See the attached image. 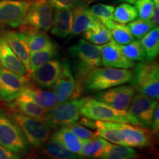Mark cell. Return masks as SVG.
Segmentation results:
<instances>
[{"label": "cell", "mask_w": 159, "mask_h": 159, "mask_svg": "<svg viewBox=\"0 0 159 159\" xmlns=\"http://www.w3.org/2000/svg\"><path fill=\"white\" fill-rule=\"evenodd\" d=\"M74 60V71L77 85L83 91V83L93 70L101 66L100 46L79 40L69 49Z\"/></svg>", "instance_id": "1"}, {"label": "cell", "mask_w": 159, "mask_h": 159, "mask_svg": "<svg viewBox=\"0 0 159 159\" xmlns=\"http://www.w3.org/2000/svg\"><path fill=\"white\" fill-rule=\"evenodd\" d=\"M133 71L114 67H97L88 75L83 88L90 91H101L130 83Z\"/></svg>", "instance_id": "2"}, {"label": "cell", "mask_w": 159, "mask_h": 159, "mask_svg": "<svg viewBox=\"0 0 159 159\" xmlns=\"http://www.w3.org/2000/svg\"><path fill=\"white\" fill-rule=\"evenodd\" d=\"M80 114L85 118L94 121L139 125L136 119L128 111L118 110L106 103L91 97H84V101L80 108Z\"/></svg>", "instance_id": "3"}, {"label": "cell", "mask_w": 159, "mask_h": 159, "mask_svg": "<svg viewBox=\"0 0 159 159\" xmlns=\"http://www.w3.org/2000/svg\"><path fill=\"white\" fill-rule=\"evenodd\" d=\"M133 87L139 93L158 99L159 97V66L156 61L138 63L133 71Z\"/></svg>", "instance_id": "4"}, {"label": "cell", "mask_w": 159, "mask_h": 159, "mask_svg": "<svg viewBox=\"0 0 159 159\" xmlns=\"http://www.w3.org/2000/svg\"><path fill=\"white\" fill-rule=\"evenodd\" d=\"M0 145L19 155L27 153L30 147L17 123L2 109H0Z\"/></svg>", "instance_id": "5"}, {"label": "cell", "mask_w": 159, "mask_h": 159, "mask_svg": "<svg viewBox=\"0 0 159 159\" xmlns=\"http://www.w3.org/2000/svg\"><path fill=\"white\" fill-rule=\"evenodd\" d=\"M9 114L22 130L29 144L33 147H42L50 137L52 128L45 120L30 117L13 110Z\"/></svg>", "instance_id": "6"}, {"label": "cell", "mask_w": 159, "mask_h": 159, "mask_svg": "<svg viewBox=\"0 0 159 159\" xmlns=\"http://www.w3.org/2000/svg\"><path fill=\"white\" fill-rule=\"evenodd\" d=\"M84 98H76L57 103L48 111L45 121L52 128H61L77 122L80 116V108Z\"/></svg>", "instance_id": "7"}, {"label": "cell", "mask_w": 159, "mask_h": 159, "mask_svg": "<svg viewBox=\"0 0 159 159\" xmlns=\"http://www.w3.org/2000/svg\"><path fill=\"white\" fill-rule=\"evenodd\" d=\"M53 14L49 0H33L21 25L48 32L52 27Z\"/></svg>", "instance_id": "8"}, {"label": "cell", "mask_w": 159, "mask_h": 159, "mask_svg": "<svg viewBox=\"0 0 159 159\" xmlns=\"http://www.w3.org/2000/svg\"><path fill=\"white\" fill-rule=\"evenodd\" d=\"M29 83L27 77L12 72L0 66V101H13L25 91Z\"/></svg>", "instance_id": "9"}, {"label": "cell", "mask_w": 159, "mask_h": 159, "mask_svg": "<svg viewBox=\"0 0 159 159\" xmlns=\"http://www.w3.org/2000/svg\"><path fill=\"white\" fill-rule=\"evenodd\" d=\"M53 88L58 103L79 98L83 93L77 85L70 65L67 62L62 63L61 73Z\"/></svg>", "instance_id": "10"}, {"label": "cell", "mask_w": 159, "mask_h": 159, "mask_svg": "<svg viewBox=\"0 0 159 159\" xmlns=\"http://www.w3.org/2000/svg\"><path fill=\"white\" fill-rule=\"evenodd\" d=\"M32 1L0 0V27L21 25Z\"/></svg>", "instance_id": "11"}, {"label": "cell", "mask_w": 159, "mask_h": 159, "mask_svg": "<svg viewBox=\"0 0 159 159\" xmlns=\"http://www.w3.org/2000/svg\"><path fill=\"white\" fill-rule=\"evenodd\" d=\"M158 105V99L139 93L134 95L128 111L136 119L139 126L148 129Z\"/></svg>", "instance_id": "12"}, {"label": "cell", "mask_w": 159, "mask_h": 159, "mask_svg": "<svg viewBox=\"0 0 159 159\" xmlns=\"http://www.w3.org/2000/svg\"><path fill=\"white\" fill-rule=\"evenodd\" d=\"M119 136L123 146L148 148L152 146V135L148 129L136 125L117 123Z\"/></svg>", "instance_id": "13"}, {"label": "cell", "mask_w": 159, "mask_h": 159, "mask_svg": "<svg viewBox=\"0 0 159 159\" xmlns=\"http://www.w3.org/2000/svg\"><path fill=\"white\" fill-rule=\"evenodd\" d=\"M135 91L132 85H121L101 91L97 94L96 99L118 110L128 111Z\"/></svg>", "instance_id": "14"}, {"label": "cell", "mask_w": 159, "mask_h": 159, "mask_svg": "<svg viewBox=\"0 0 159 159\" xmlns=\"http://www.w3.org/2000/svg\"><path fill=\"white\" fill-rule=\"evenodd\" d=\"M61 68L62 63L59 60H50L31 72L29 77L41 88H52L58 78Z\"/></svg>", "instance_id": "15"}, {"label": "cell", "mask_w": 159, "mask_h": 159, "mask_svg": "<svg viewBox=\"0 0 159 159\" xmlns=\"http://www.w3.org/2000/svg\"><path fill=\"white\" fill-rule=\"evenodd\" d=\"M101 65L105 67H114L129 69L135 66V63L123 55L120 47L113 39L100 46Z\"/></svg>", "instance_id": "16"}, {"label": "cell", "mask_w": 159, "mask_h": 159, "mask_svg": "<svg viewBox=\"0 0 159 159\" xmlns=\"http://www.w3.org/2000/svg\"><path fill=\"white\" fill-rule=\"evenodd\" d=\"M7 105L11 110L18 111L26 116L41 120H45L48 113V111L32 100L25 91L14 100L8 102Z\"/></svg>", "instance_id": "17"}, {"label": "cell", "mask_w": 159, "mask_h": 159, "mask_svg": "<svg viewBox=\"0 0 159 159\" xmlns=\"http://www.w3.org/2000/svg\"><path fill=\"white\" fill-rule=\"evenodd\" d=\"M2 35L13 52L22 62L27 73L29 75L30 72V51L23 33L21 32L19 33L15 31H6Z\"/></svg>", "instance_id": "18"}, {"label": "cell", "mask_w": 159, "mask_h": 159, "mask_svg": "<svg viewBox=\"0 0 159 159\" xmlns=\"http://www.w3.org/2000/svg\"><path fill=\"white\" fill-rule=\"evenodd\" d=\"M0 66L21 76H25L26 69L16 55L10 47L3 35H0Z\"/></svg>", "instance_id": "19"}, {"label": "cell", "mask_w": 159, "mask_h": 159, "mask_svg": "<svg viewBox=\"0 0 159 159\" xmlns=\"http://www.w3.org/2000/svg\"><path fill=\"white\" fill-rule=\"evenodd\" d=\"M21 33L27 41L30 52L56 47L45 32L22 26Z\"/></svg>", "instance_id": "20"}, {"label": "cell", "mask_w": 159, "mask_h": 159, "mask_svg": "<svg viewBox=\"0 0 159 159\" xmlns=\"http://www.w3.org/2000/svg\"><path fill=\"white\" fill-rule=\"evenodd\" d=\"M24 91L32 100L47 111L51 110L58 103L54 91H45L30 82L28 83Z\"/></svg>", "instance_id": "21"}, {"label": "cell", "mask_w": 159, "mask_h": 159, "mask_svg": "<svg viewBox=\"0 0 159 159\" xmlns=\"http://www.w3.org/2000/svg\"><path fill=\"white\" fill-rule=\"evenodd\" d=\"M73 23L71 28V36L83 33L92 24L95 17L91 13L87 5L77 6L72 10Z\"/></svg>", "instance_id": "22"}, {"label": "cell", "mask_w": 159, "mask_h": 159, "mask_svg": "<svg viewBox=\"0 0 159 159\" xmlns=\"http://www.w3.org/2000/svg\"><path fill=\"white\" fill-rule=\"evenodd\" d=\"M72 23V10H56L53 14V24L51 28V33L59 38L67 37L71 34Z\"/></svg>", "instance_id": "23"}, {"label": "cell", "mask_w": 159, "mask_h": 159, "mask_svg": "<svg viewBox=\"0 0 159 159\" xmlns=\"http://www.w3.org/2000/svg\"><path fill=\"white\" fill-rule=\"evenodd\" d=\"M84 38L87 41L96 45L105 44L112 39L110 30L97 18L84 32Z\"/></svg>", "instance_id": "24"}, {"label": "cell", "mask_w": 159, "mask_h": 159, "mask_svg": "<svg viewBox=\"0 0 159 159\" xmlns=\"http://www.w3.org/2000/svg\"><path fill=\"white\" fill-rule=\"evenodd\" d=\"M43 151L51 159H83L82 156L69 150L52 137L43 145Z\"/></svg>", "instance_id": "25"}, {"label": "cell", "mask_w": 159, "mask_h": 159, "mask_svg": "<svg viewBox=\"0 0 159 159\" xmlns=\"http://www.w3.org/2000/svg\"><path fill=\"white\" fill-rule=\"evenodd\" d=\"M61 142L66 148L75 153L78 154L82 149L83 141L75 136L68 127L63 126L59 128L51 136Z\"/></svg>", "instance_id": "26"}, {"label": "cell", "mask_w": 159, "mask_h": 159, "mask_svg": "<svg viewBox=\"0 0 159 159\" xmlns=\"http://www.w3.org/2000/svg\"><path fill=\"white\" fill-rule=\"evenodd\" d=\"M95 134L105 140L116 144L122 145L119 136L117 122H105V121H94Z\"/></svg>", "instance_id": "27"}, {"label": "cell", "mask_w": 159, "mask_h": 159, "mask_svg": "<svg viewBox=\"0 0 159 159\" xmlns=\"http://www.w3.org/2000/svg\"><path fill=\"white\" fill-rule=\"evenodd\" d=\"M147 61H152L158 56L159 52V28L154 27L140 41Z\"/></svg>", "instance_id": "28"}, {"label": "cell", "mask_w": 159, "mask_h": 159, "mask_svg": "<svg viewBox=\"0 0 159 159\" xmlns=\"http://www.w3.org/2000/svg\"><path fill=\"white\" fill-rule=\"evenodd\" d=\"M109 144V142L99 136L84 141L82 149L79 155L82 157L90 158H100L104 152L105 147Z\"/></svg>", "instance_id": "29"}, {"label": "cell", "mask_w": 159, "mask_h": 159, "mask_svg": "<svg viewBox=\"0 0 159 159\" xmlns=\"http://www.w3.org/2000/svg\"><path fill=\"white\" fill-rule=\"evenodd\" d=\"M138 157V152L133 148L109 143L100 159H136Z\"/></svg>", "instance_id": "30"}, {"label": "cell", "mask_w": 159, "mask_h": 159, "mask_svg": "<svg viewBox=\"0 0 159 159\" xmlns=\"http://www.w3.org/2000/svg\"><path fill=\"white\" fill-rule=\"evenodd\" d=\"M119 47L123 55L129 61L132 62L147 61L144 50L141 44L140 41L139 40H134L131 42L125 45H119Z\"/></svg>", "instance_id": "31"}, {"label": "cell", "mask_w": 159, "mask_h": 159, "mask_svg": "<svg viewBox=\"0 0 159 159\" xmlns=\"http://www.w3.org/2000/svg\"><path fill=\"white\" fill-rule=\"evenodd\" d=\"M138 17L136 7L130 4L125 2L119 5L114 11V21L119 24H128Z\"/></svg>", "instance_id": "32"}, {"label": "cell", "mask_w": 159, "mask_h": 159, "mask_svg": "<svg viewBox=\"0 0 159 159\" xmlns=\"http://www.w3.org/2000/svg\"><path fill=\"white\" fill-rule=\"evenodd\" d=\"M111 33L112 39L119 45H125L134 40L128 26L113 21L108 27Z\"/></svg>", "instance_id": "33"}, {"label": "cell", "mask_w": 159, "mask_h": 159, "mask_svg": "<svg viewBox=\"0 0 159 159\" xmlns=\"http://www.w3.org/2000/svg\"><path fill=\"white\" fill-rule=\"evenodd\" d=\"M56 55V47L36 52H31L30 55V74L41 66V65H43V63H47V61H50L53 57H55Z\"/></svg>", "instance_id": "34"}, {"label": "cell", "mask_w": 159, "mask_h": 159, "mask_svg": "<svg viewBox=\"0 0 159 159\" xmlns=\"http://www.w3.org/2000/svg\"><path fill=\"white\" fill-rule=\"evenodd\" d=\"M114 7L106 4H96L90 9L91 13L95 18L99 19L107 28L114 21Z\"/></svg>", "instance_id": "35"}, {"label": "cell", "mask_w": 159, "mask_h": 159, "mask_svg": "<svg viewBox=\"0 0 159 159\" xmlns=\"http://www.w3.org/2000/svg\"><path fill=\"white\" fill-rule=\"evenodd\" d=\"M128 27L133 36L137 39H142L155 26L151 20L139 19L128 23Z\"/></svg>", "instance_id": "36"}, {"label": "cell", "mask_w": 159, "mask_h": 159, "mask_svg": "<svg viewBox=\"0 0 159 159\" xmlns=\"http://www.w3.org/2000/svg\"><path fill=\"white\" fill-rule=\"evenodd\" d=\"M134 3L140 19L144 20L152 19L155 9V4L152 0H137Z\"/></svg>", "instance_id": "37"}, {"label": "cell", "mask_w": 159, "mask_h": 159, "mask_svg": "<svg viewBox=\"0 0 159 159\" xmlns=\"http://www.w3.org/2000/svg\"><path fill=\"white\" fill-rule=\"evenodd\" d=\"M66 127L70 129L71 132L76 136L77 138H79L81 140L84 141L89 140V139L94 138L97 136L95 133L93 132L92 130H89L86 127L83 126L80 123H73V124L67 125Z\"/></svg>", "instance_id": "38"}, {"label": "cell", "mask_w": 159, "mask_h": 159, "mask_svg": "<svg viewBox=\"0 0 159 159\" xmlns=\"http://www.w3.org/2000/svg\"><path fill=\"white\" fill-rule=\"evenodd\" d=\"M53 7L57 11L72 10L77 6L86 5V2H90L91 0H49Z\"/></svg>", "instance_id": "39"}, {"label": "cell", "mask_w": 159, "mask_h": 159, "mask_svg": "<svg viewBox=\"0 0 159 159\" xmlns=\"http://www.w3.org/2000/svg\"><path fill=\"white\" fill-rule=\"evenodd\" d=\"M150 132L152 136H156L158 134L159 130V107H156L154 111L153 116H152V122L150 125Z\"/></svg>", "instance_id": "40"}, {"label": "cell", "mask_w": 159, "mask_h": 159, "mask_svg": "<svg viewBox=\"0 0 159 159\" xmlns=\"http://www.w3.org/2000/svg\"><path fill=\"white\" fill-rule=\"evenodd\" d=\"M0 159H21L19 154L7 150L0 145Z\"/></svg>", "instance_id": "41"}, {"label": "cell", "mask_w": 159, "mask_h": 159, "mask_svg": "<svg viewBox=\"0 0 159 159\" xmlns=\"http://www.w3.org/2000/svg\"><path fill=\"white\" fill-rule=\"evenodd\" d=\"M159 5H155V9H154V13L153 16H152V19H151V21L155 27L158 26L159 23Z\"/></svg>", "instance_id": "42"}, {"label": "cell", "mask_w": 159, "mask_h": 159, "mask_svg": "<svg viewBox=\"0 0 159 159\" xmlns=\"http://www.w3.org/2000/svg\"><path fill=\"white\" fill-rule=\"evenodd\" d=\"M118 2H125L129 4H134L137 0H117Z\"/></svg>", "instance_id": "43"}, {"label": "cell", "mask_w": 159, "mask_h": 159, "mask_svg": "<svg viewBox=\"0 0 159 159\" xmlns=\"http://www.w3.org/2000/svg\"><path fill=\"white\" fill-rule=\"evenodd\" d=\"M155 5H159V0H152Z\"/></svg>", "instance_id": "44"}, {"label": "cell", "mask_w": 159, "mask_h": 159, "mask_svg": "<svg viewBox=\"0 0 159 159\" xmlns=\"http://www.w3.org/2000/svg\"><path fill=\"white\" fill-rule=\"evenodd\" d=\"M30 159H41V158H30Z\"/></svg>", "instance_id": "45"}]
</instances>
